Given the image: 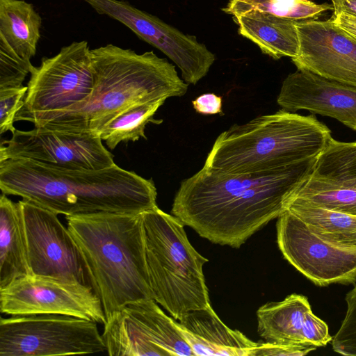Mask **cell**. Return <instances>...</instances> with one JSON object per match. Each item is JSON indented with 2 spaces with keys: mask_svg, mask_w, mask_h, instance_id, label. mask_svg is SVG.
<instances>
[{
  "mask_svg": "<svg viewBox=\"0 0 356 356\" xmlns=\"http://www.w3.org/2000/svg\"><path fill=\"white\" fill-rule=\"evenodd\" d=\"M317 159L282 169L228 174L206 166L181 181L172 214L211 242L234 248L286 209Z\"/></svg>",
  "mask_w": 356,
  "mask_h": 356,
  "instance_id": "1",
  "label": "cell"
},
{
  "mask_svg": "<svg viewBox=\"0 0 356 356\" xmlns=\"http://www.w3.org/2000/svg\"><path fill=\"white\" fill-rule=\"evenodd\" d=\"M0 189L56 214L140 213L156 207L152 179L117 164L102 170L60 168L28 159L0 162Z\"/></svg>",
  "mask_w": 356,
  "mask_h": 356,
  "instance_id": "2",
  "label": "cell"
},
{
  "mask_svg": "<svg viewBox=\"0 0 356 356\" xmlns=\"http://www.w3.org/2000/svg\"><path fill=\"white\" fill-rule=\"evenodd\" d=\"M90 57L91 95L35 127L99 135L106 124L132 106L181 97L187 92L188 83L179 78L175 65L152 51L138 54L108 44L90 49Z\"/></svg>",
  "mask_w": 356,
  "mask_h": 356,
  "instance_id": "3",
  "label": "cell"
},
{
  "mask_svg": "<svg viewBox=\"0 0 356 356\" xmlns=\"http://www.w3.org/2000/svg\"><path fill=\"white\" fill-rule=\"evenodd\" d=\"M142 213L101 211L65 216L106 319L127 303L154 300Z\"/></svg>",
  "mask_w": 356,
  "mask_h": 356,
  "instance_id": "4",
  "label": "cell"
},
{
  "mask_svg": "<svg viewBox=\"0 0 356 356\" xmlns=\"http://www.w3.org/2000/svg\"><path fill=\"white\" fill-rule=\"evenodd\" d=\"M332 138L314 115L282 109L221 133L204 166L228 174L280 170L317 159Z\"/></svg>",
  "mask_w": 356,
  "mask_h": 356,
  "instance_id": "5",
  "label": "cell"
},
{
  "mask_svg": "<svg viewBox=\"0 0 356 356\" xmlns=\"http://www.w3.org/2000/svg\"><path fill=\"white\" fill-rule=\"evenodd\" d=\"M147 269L154 300L177 321L210 305L203 266L184 225L157 206L142 213Z\"/></svg>",
  "mask_w": 356,
  "mask_h": 356,
  "instance_id": "6",
  "label": "cell"
},
{
  "mask_svg": "<svg viewBox=\"0 0 356 356\" xmlns=\"http://www.w3.org/2000/svg\"><path fill=\"white\" fill-rule=\"evenodd\" d=\"M24 106L15 121L34 125L51 115L86 101L94 86L90 49L87 41L73 42L33 67Z\"/></svg>",
  "mask_w": 356,
  "mask_h": 356,
  "instance_id": "7",
  "label": "cell"
},
{
  "mask_svg": "<svg viewBox=\"0 0 356 356\" xmlns=\"http://www.w3.org/2000/svg\"><path fill=\"white\" fill-rule=\"evenodd\" d=\"M97 323L42 314L0 319V356H57L106 351Z\"/></svg>",
  "mask_w": 356,
  "mask_h": 356,
  "instance_id": "8",
  "label": "cell"
},
{
  "mask_svg": "<svg viewBox=\"0 0 356 356\" xmlns=\"http://www.w3.org/2000/svg\"><path fill=\"white\" fill-rule=\"evenodd\" d=\"M102 336L110 356H195L175 319L154 299L124 305L106 319Z\"/></svg>",
  "mask_w": 356,
  "mask_h": 356,
  "instance_id": "9",
  "label": "cell"
},
{
  "mask_svg": "<svg viewBox=\"0 0 356 356\" xmlns=\"http://www.w3.org/2000/svg\"><path fill=\"white\" fill-rule=\"evenodd\" d=\"M0 312L10 316L63 314L103 325L106 321L90 284L33 274L0 288Z\"/></svg>",
  "mask_w": 356,
  "mask_h": 356,
  "instance_id": "10",
  "label": "cell"
},
{
  "mask_svg": "<svg viewBox=\"0 0 356 356\" xmlns=\"http://www.w3.org/2000/svg\"><path fill=\"white\" fill-rule=\"evenodd\" d=\"M98 14L122 23L140 39L156 47L179 68L187 83L207 75L215 55L194 35L184 33L159 17L123 0H83Z\"/></svg>",
  "mask_w": 356,
  "mask_h": 356,
  "instance_id": "11",
  "label": "cell"
},
{
  "mask_svg": "<svg viewBox=\"0 0 356 356\" xmlns=\"http://www.w3.org/2000/svg\"><path fill=\"white\" fill-rule=\"evenodd\" d=\"M114 156L98 134L53 130L35 127L16 129L1 142L0 162L28 159L71 170H102L115 163Z\"/></svg>",
  "mask_w": 356,
  "mask_h": 356,
  "instance_id": "12",
  "label": "cell"
},
{
  "mask_svg": "<svg viewBox=\"0 0 356 356\" xmlns=\"http://www.w3.org/2000/svg\"><path fill=\"white\" fill-rule=\"evenodd\" d=\"M277 218L279 248L300 273L318 286L356 283V250L322 239L289 210Z\"/></svg>",
  "mask_w": 356,
  "mask_h": 356,
  "instance_id": "13",
  "label": "cell"
},
{
  "mask_svg": "<svg viewBox=\"0 0 356 356\" xmlns=\"http://www.w3.org/2000/svg\"><path fill=\"white\" fill-rule=\"evenodd\" d=\"M20 202L31 274L90 284L80 251L58 214L29 201Z\"/></svg>",
  "mask_w": 356,
  "mask_h": 356,
  "instance_id": "14",
  "label": "cell"
},
{
  "mask_svg": "<svg viewBox=\"0 0 356 356\" xmlns=\"http://www.w3.org/2000/svg\"><path fill=\"white\" fill-rule=\"evenodd\" d=\"M298 70L356 87V38L330 19L298 21Z\"/></svg>",
  "mask_w": 356,
  "mask_h": 356,
  "instance_id": "15",
  "label": "cell"
},
{
  "mask_svg": "<svg viewBox=\"0 0 356 356\" xmlns=\"http://www.w3.org/2000/svg\"><path fill=\"white\" fill-rule=\"evenodd\" d=\"M277 102L283 109L300 110L337 120L356 131V87L297 70L283 81Z\"/></svg>",
  "mask_w": 356,
  "mask_h": 356,
  "instance_id": "16",
  "label": "cell"
},
{
  "mask_svg": "<svg viewBox=\"0 0 356 356\" xmlns=\"http://www.w3.org/2000/svg\"><path fill=\"white\" fill-rule=\"evenodd\" d=\"M257 330L268 342L305 346H325L332 341L327 324L312 312L306 296L292 293L270 302L257 312Z\"/></svg>",
  "mask_w": 356,
  "mask_h": 356,
  "instance_id": "17",
  "label": "cell"
},
{
  "mask_svg": "<svg viewBox=\"0 0 356 356\" xmlns=\"http://www.w3.org/2000/svg\"><path fill=\"white\" fill-rule=\"evenodd\" d=\"M195 356H253L259 343L227 327L211 306L175 320Z\"/></svg>",
  "mask_w": 356,
  "mask_h": 356,
  "instance_id": "18",
  "label": "cell"
},
{
  "mask_svg": "<svg viewBox=\"0 0 356 356\" xmlns=\"http://www.w3.org/2000/svg\"><path fill=\"white\" fill-rule=\"evenodd\" d=\"M31 275L27 239L20 200L0 197V288Z\"/></svg>",
  "mask_w": 356,
  "mask_h": 356,
  "instance_id": "19",
  "label": "cell"
},
{
  "mask_svg": "<svg viewBox=\"0 0 356 356\" xmlns=\"http://www.w3.org/2000/svg\"><path fill=\"white\" fill-rule=\"evenodd\" d=\"M232 17L238 25L239 35L254 43L263 54L275 60L298 55V21L259 12Z\"/></svg>",
  "mask_w": 356,
  "mask_h": 356,
  "instance_id": "20",
  "label": "cell"
},
{
  "mask_svg": "<svg viewBox=\"0 0 356 356\" xmlns=\"http://www.w3.org/2000/svg\"><path fill=\"white\" fill-rule=\"evenodd\" d=\"M42 17L24 0H0V35L22 58L31 60L40 38Z\"/></svg>",
  "mask_w": 356,
  "mask_h": 356,
  "instance_id": "21",
  "label": "cell"
},
{
  "mask_svg": "<svg viewBox=\"0 0 356 356\" xmlns=\"http://www.w3.org/2000/svg\"><path fill=\"white\" fill-rule=\"evenodd\" d=\"M310 231L338 246L356 250V215L328 210L291 197L287 209Z\"/></svg>",
  "mask_w": 356,
  "mask_h": 356,
  "instance_id": "22",
  "label": "cell"
},
{
  "mask_svg": "<svg viewBox=\"0 0 356 356\" xmlns=\"http://www.w3.org/2000/svg\"><path fill=\"white\" fill-rule=\"evenodd\" d=\"M165 99L136 104L123 111L101 129L99 135L102 141L114 149L120 143L146 138L145 127L153 121V116Z\"/></svg>",
  "mask_w": 356,
  "mask_h": 356,
  "instance_id": "23",
  "label": "cell"
},
{
  "mask_svg": "<svg viewBox=\"0 0 356 356\" xmlns=\"http://www.w3.org/2000/svg\"><path fill=\"white\" fill-rule=\"evenodd\" d=\"M331 10L332 5L318 4L310 0H229L222 8L232 17L259 12L296 21L316 19Z\"/></svg>",
  "mask_w": 356,
  "mask_h": 356,
  "instance_id": "24",
  "label": "cell"
},
{
  "mask_svg": "<svg viewBox=\"0 0 356 356\" xmlns=\"http://www.w3.org/2000/svg\"><path fill=\"white\" fill-rule=\"evenodd\" d=\"M291 197L328 210L356 215V188L320 178L312 174L298 187Z\"/></svg>",
  "mask_w": 356,
  "mask_h": 356,
  "instance_id": "25",
  "label": "cell"
},
{
  "mask_svg": "<svg viewBox=\"0 0 356 356\" xmlns=\"http://www.w3.org/2000/svg\"><path fill=\"white\" fill-rule=\"evenodd\" d=\"M312 175L356 188V142L332 138L317 158Z\"/></svg>",
  "mask_w": 356,
  "mask_h": 356,
  "instance_id": "26",
  "label": "cell"
},
{
  "mask_svg": "<svg viewBox=\"0 0 356 356\" xmlns=\"http://www.w3.org/2000/svg\"><path fill=\"white\" fill-rule=\"evenodd\" d=\"M33 67L31 60L19 56L0 35V88L22 86Z\"/></svg>",
  "mask_w": 356,
  "mask_h": 356,
  "instance_id": "27",
  "label": "cell"
},
{
  "mask_svg": "<svg viewBox=\"0 0 356 356\" xmlns=\"http://www.w3.org/2000/svg\"><path fill=\"white\" fill-rule=\"evenodd\" d=\"M347 311L342 323L332 339V349L336 353L356 356V286L345 298Z\"/></svg>",
  "mask_w": 356,
  "mask_h": 356,
  "instance_id": "28",
  "label": "cell"
},
{
  "mask_svg": "<svg viewBox=\"0 0 356 356\" xmlns=\"http://www.w3.org/2000/svg\"><path fill=\"white\" fill-rule=\"evenodd\" d=\"M27 86L17 88H0V134L7 131L12 134L15 118L24 106Z\"/></svg>",
  "mask_w": 356,
  "mask_h": 356,
  "instance_id": "29",
  "label": "cell"
},
{
  "mask_svg": "<svg viewBox=\"0 0 356 356\" xmlns=\"http://www.w3.org/2000/svg\"><path fill=\"white\" fill-rule=\"evenodd\" d=\"M316 347L274 342L259 343L253 356H301L316 350Z\"/></svg>",
  "mask_w": 356,
  "mask_h": 356,
  "instance_id": "30",
  "label": "cell"
},
{
  "mask_svg": "<svg viewBox=\"0 0 356 356\" xmlns=\"http://www.w3.org/2000/svg\"><path fill=\"white\" fill-rule=\"evenodd\" d=\"M195 111L202 115H222V97L214 93H204L192 101Z\"/></svg>",
  "mask_w": 356,
  "mask_h": 356,
  "instance_id": "31",
  "label": "cell"
},
{
  "mask_svg": "<svg viewBox=\"0 0 356 356\" xmlns=\"http://www.w3.org/2000/svg\"><path fill=\"white\" fill-rule=\"evenodd\" d=\"M330 19L356 38V17L341 13L332 15Z\"/></svg>",
  "mask_w": 356,
  "mask_h": 356,
  "instance_id": "32",
  "label": "cell"
},
{
  "mask_svg": "<svg viewBox=\"0 0 356 356\" xmlns=\"http://www.w3.org/2000/svg\"><path fill=\"white\" fill-rule=\"evenodd\" d=\"M333 15L341 13L356 17V0H331Z\"/></svg>",
  "mask_w": 356,
  "mask_h": 356,
  "instance_id": "33",
  "label": "cell"
}]
</instances>
